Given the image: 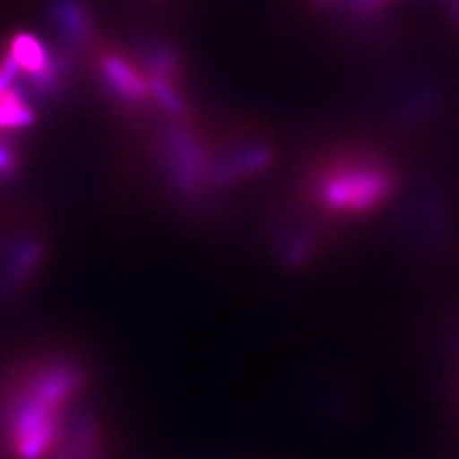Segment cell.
<instances>
[{
    "label": "cell",
    "instance_id": "obj_1",
    "mask_svg": "<svg viewBox=\"0 0 459 459\" xmlns=\"http://www.w3.org/2000/svg\"><path fill=\"white\" fill-rule=\"evenodd\" d=\"M394 172L381 157L351 153L322 167L310 182V194L333 214L362 217L391 195Z\"/></svg>",
    "mask_w": 459,
    "mask_h": 459
},
{
    "label": "cell",
    "instance_id": "obj_2",
    "mask_svg": "<svg viewBox=\"0 0 459 459\" xmlns=\"http://www.w3.org/2000/svg\"><path fill=\"white\" fill-rule=\"evenodd\" d=\"M163 155L170 182L182 194H194L209 180V155L195 134L186 131L178 123L169 125L163 133Z\"/></svg>",
    "mask_w": 459,
    "mask_h": 459
},
{
    "label": "cell",
    "instance_id": "obj_3",
    "mask_svg": "<svg viewBox=\"0 0 459 459\" xmlns=\"http://www.w3.org/2000/svg\"><path fill=\"white\" fill-rule=\"evenodd\" d=\"M98 79L115 102L128 108H136L152 96L150 81L140 74L138 65L115 52L100 56Z\"/></svg>",
    "mask_w": 459,
    "mask_h": 459
},
{
    "label": "cell",
    "instance_id": "obj_4",
    "mask_svg": "<svg viewBox=\"0 0 459 459\" xmlns=\"http://www.w3.org/2000/svg\"><path fill=\"white\" fill-rule=\"evenodd\" d=\"M274 163V150L264 143H246L226 153L222 160L212 163L209 180L214 184H232L261 175Z\"/></svg>",
    "mask_w": 459,
    "mask_h": 459
},
{
    "label": "cell",
    "instance_id": "obj_5",
    "mask_svg": "<svg viewBox=\"0 0 459 459\" xmlns=\"http://www.w3.org/2000/svg\"><path fill=\"white\" fill-rule=\"evenodd\" d=\"M50 20L62 35L69 50H86L92 45L94 23L92 13L82 0H50Z\"/></svg>",
    "mask_w": 459,
    "mask_h": 459
},
{
    "label": "cell",
    "instance_id": "obj_6",
    "mask_svg": "<svg viewBox=\"0 0 459 459\" xmlns=\"http://www.w3.org/2000/svg\"><path fill=\"white\" fill-rule=\"evenodd\" d=\"M8 52L16 57V62L22 67V77L25 79L40 75L42 71H47L52 65L56 57L54 52H50L37 37L29 33H18L13 37Z\"/></svg>",
    "mask_w": 459,
    "mask_h": 459
},
{
    "label": "cell",
    "instance_id": "obj_7",
    "mask_svg": "<svg viewBox=\"0 0 459 459\" xmlns=\"http://www.w3.org/2000/svg\"><path fill=\"white\" fill-rule=\"evenodd\" d=\"M35 123V111L31 96L27 94L23 84H16L12 91L0 96V128L4 131H20Z\"/></svg>",
    "mask_w": 459,
    "mask_h": 459
},
{
    "label": "cell",
    "instance_id": "obj_8",
    "mask_svg": "<svg viewBox=\"0 0 459 459\" xmlns=\"http://www.w3.org/2000/svg\"><path fill=\"white\" fill-rule=\"evenodd\" d=\"M143 64L148 69V77H161L172 81L180 69L178 52L163 40H153L143 47Z\"/></svg>",
    "mask_w": 459,
    "mask_h": 459
},
{
    "label": "cell",
    "instance_id": "obj_9",
    "mask_svg": "<svg viewBox=\"0 0 459 459\" xmlns=\"http://www.w3.org/2000/svg\"><path fill=\"white\" fill-rule=\"evenodd\" d=\"M150 81V94L155 106L163 109L170 119L180 121L188 115V106H186L184 96L178 92L175 82L161 77H148Z\"/></svg>",
    "mask_w": 459,
    "mask_h": 459
},
{
    "label": "cell",
    "instance_id": "obj_10",
    "mask_svg": "<svg viewBox=\"0 0 459 459\" xmlns=\"http://www.w3.org/2000/svg\"><path fill=\"white\" fill-rule=\"evenodd\" d=\"M18 153L8 142L0 140V178H8L18 170Z\"/></svg>",
    "mask_w": 459,
    "mask_h": 459
}]
</instances>
